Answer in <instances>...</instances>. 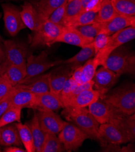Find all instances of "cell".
I'll use <instances>...</instances> for the list:
<instances>
[{
    "label": "cell",
    "mask_w": 135,
    "mask_h": 152,
    "mask_svg": "<svg viewBox=\"0 0 135 152\" xmlns=\"http://www.w3.org/2000/svg\"><path fill=\"white\" fill-rule=\"evenodd\" d=\"M102 99L127 115L135 113V85L126 84L106 94Z\"/></svg>",
    "instance_id": "6da1fadb"
},
{
    "label": "cell",
    "mask_w": 135,
    "mask_h": 152,
    "mask_svg": "<svg viewBox=\"0 0 135 152\" xmlns=\"http://www.w3.org/2000/svg\"><path fill=\"white\" fill-rule=\"evenodd\" d=\"M62 115L70 122H73L91 139L99 140V124L87 107L77 108L66 107L63 108Z\"/></svg>",
    "instance_id": "7a4b0ae2"
},
{
    "label": "cell",
    "mask_w": 135,
    "mask_h": 152,
    "mask_svg": "<svg viewBox=\"0 0 135 152\" xmlns=\"http://www.w3.org/2000/svg\"><path fill=\"white\" fill-rule=\"evenodd\" d=\"M119 76L123 74L134 75L135 73V55L127 49L119 47L108 56L103 66Z\"/></svg>",
    "instance_id": "3957f363"
},
{
    "label": "cell",
    "mask_w": 135,
    "mask_h": 152,
    "mask_svg": "<svg viewBox=\"0 0 135 152\" xmlns=\"http://www.w3.org/2000/svg\"><path fill=\"white\" fill-rule=\"evenodd\" d=\"M63 27L55 24L49 20L44 21L29 36L31 48L51 46L61 31Z\"/></svg>",
    "instance_id": "277c9868"
},
{
    "label": "cell",
    "mask_w": 135,
    "mask_h": 152,
    "mask_svg": "<svg viewBox=\"0 0 135 152\" xmlns=\"http://www.w3.org/2000/svg\"><path fill=\"white\" fill-rule=\"evenodd\" d=\"M135 38V27H128L115 33L103 49L95 55L99 65L104 66L110 54L122 45L134 39Z\"/></svg>",
    "instance_id": "5b68a950"
},
{
    "label": "cell",
    "mask_w": 135,
    "mask_h": 152,
    "mask_svg": "<svg viewBox=\"0 0 135 152\" xmlns=\"http://www.w3.org/2000/svg\"><path fill=\"white\" fill-rule=\"evenodd\" d=\"M58 137L63 144L65 151L68 152L77 150L86 140L91 139L78 126L67 122L58 133Z\"/></svg>",
    "instance_id": "8992f818"
},
{
    "label": "cell",
    "mask_w": 135,
    "mask_h": 152,
    "mask_svg": "<svg viewBox=\"0 0 135 152\" xmlns=\"http://www.w3.org/2000/svg\"><path fill=\"white\" fill-rule=\"evenodd\" d=\"M63 61H50L47 53L44 50L38 55H29L27 58L26 77L24 80H28L38 77L49 69L62 64Z\"/></svg>",
    "instance_id": "52a82bcc"
},
{
    "label": "cell",
    "mask_w": 135,
    "mask_h": 152,
    "mask_svg": "<svg viewBox=\"0 0 135 152\" xmlns=\"http://www.w3.org/2000/svg\"><path fill=\"white\" fill-rule=\"evenodd\" d=\"M4 43L6 69L12 65L26 64L28 49L24 43L13 40H6Z\"/></svg>",
    "instance_id": "ba28073f"
},
{
    "label": "cell",
    "mask_w": 135,
    "mask_h": 152,
    "mask_svg": "<svg viewBox=\"0 0 135 152\" xmlns=\"http://www.w3.org/2000/svg\"><path fill=\"white\" fill-rule=\"evenodd\" d=\"M120 76L111 70L102 66L95 74L92 80L94 82L93 87L98 91L100 98L102 99L109 91L118 81Z\"/></svg>",
    "instance_id": "9c48e42d"
},
{
    "label": "cell",
    "mask_w": 135,
    "mask_h": 152,
    "mask_svg": "<svg viewBox=\"0 0 135 152\" xmlns=\"http://www.w3.org/2000/svg\"><path fill=\"white\" fill-rule=\"evenodd\" d=\"M99 140L101 146L106 144H123L129 142V139L126 133L116 126L112 123L99 125Z\"/></svg>",
    "instance_id": "30bf717a"
},
{
    "label": "cell",
    "mask_w": 135,
    "mask_h": 152,
    "mask_svg": "<svg viewBox=\"0 0 135 152\" xmlns=\"http://www.w3.org/2000/svg\"><path fill=\"white\" fill-rule=\"evenodd\" d=\"M4 13V26L12 37H15L21 30L26 28L20 14V11L15 6L4 4L2 5Z\"/></svg>",
    "instance_id": "8fae6325"
},
{
    "label": "cell",
    "mask_w": 135,
    "mask_h": 152,
    "mask_svg": "<svg viewBox=\"0 0 135 152\" xmlns=\"http://www.w3.org/2000/svg\"><path fill=\"white\" fill-rule=\"evenodd\" d=\"M38 116L40 126L46 133L58 134L64 127L66 122L54 111L38 110Z\"/></svg>",
    "instance_id": "7c38bea8"
},
{
    "label": "cell",
    "mask_w": 135,
    "mask_h": 152,
    "mask_svg": "<svg viewBox=\"0 0 135 152\" xmlns=\"http://www.w3.org/2000/svg\"><path fill=\"white\" fill-rule=\"evenodd\" d=\"M93 39L84 37L76 28L64 26L55 39L54 44L64 42L83 48L91 45L93 43Z\"/></svg>",
    "instance_id": "4fadbf2b"
},
{
    "label": "cell",
    "mask_w": 135,
    "mask_h": 152,
    "mask_svg": "<svg viewBox=\"0 0 135 152\" xmlns=\"http://www.w3.org/2000/svg\"><path fill=\"white\" fill-rule=\"evenodd\" d=\"M57 67L48 73L50 92L59 95L66 82L70 78L73 69L70 64Z\"/></svg>",
    "instance_id": "5bb4252c"
},
{
    "label": "cell",
    "mask_w": 135,
    "mask_h": 152,
    "mask_svg": "<svg viewBox=\"0 0 135 152\" xmlns=\"http://www.w3.org/2000/svg\"><path fill=\"white\" fill-rule=\"evenodd\" d=\"M62 108H64V105L59 95L50 92L35 94L34 110H49L55 112Z\"/></svg>",
    "instance_id": "9a60e30c"
},
{
    "label": "cell",
    "mask_w": 135,
    "mask_h": 152,
    "mask_svg": "<svg viewBox=\"0 0 135 152\" xmlns=\"http://www.w3.org/2000/svg\"><path fill=\"white\" fill-rule=\"evenodd\" d=\"M88 110L99 124L109 123L113 114L115 108L102 99L99 98L88 106Z\"/></svg>",
    "instance_id": "2e32d148"
},
{
    "label": "cell",
    "mask_w": 135,
    "mask_h": 152,
    "mask_svg": "<svg viewBox=\"0 0 135 152\" xmlns=\"http://www.w3.org/2000/svg\"><path fill=\"white\" fill-rule=\"evenodd\" d=\"M19 88L30 91L34 94H40L50 92L48 73L41 74L38 77L23 80L15 86Z\"/></svg>",
    "instance_id": "e0dca14e"
},
{
    "label": "cell",
    "mask_w": 135,
    "mask_h": 152,
    "mask_svg": "<svg viewBox=\"0 0 135 152\" xmlns=\"http://www.w3.org/2000/svg\"><path fill=\"white\" fill-rule=\"evenodd\" d=\"M128 27H135V17H128L117 15L111 20L102 23L100 33L111 36L119 30Z\"/></svg>",
    "instance_id": "ac0fdd59"
},
{
    "label": "cell",
    "mask_w": 135,
    "mask_h": 152,
    "mask_svg": "<svg viewBox=\"0 0 135 152\" xmlns=\"http://www.w3.org/2000/svg\"><path fill=\"white\" fill-rule=\"evenodd\" d=\"M35 99V94L28 90L14 86L11 99L10 106L20 108L33 109Z\"/></svg>",
    "instance_id": "d6986e66"
},
{
    "label": "cell",
    "mask_w": 135,
    "mask_h": 152,
    "mask_svg": "<svg viewBox=\"0 0 135 152\" xmlns=\"http://www.w3.org/2000/svg\"><path fill=\"white\" fill-rule=\"evenodd\" d=\"M0 145L4 147L23 145L15 124L0 127Z\"/></svg>",
    "instance_id": "ffe728a7"
},
{
    "label": "cell",
    "mask_w": 135,
    "mask_h": 152,
    "mask_svg": "<svg viewBox=\"0 0 135 152\" xmlns=\"http://www.w3.org/2000/svg\"><path fill=\"white\" fill-rule=\"evenodd\" d=\"M20 14L26 27L32 31L35 30L43 22L40 20L34 5L28 2H25L22 6Z\"/></svg>",
    "instance_id": "44dd1931"
},
{
    "label": "cell",
    "mask_w": 135,
    "mask_h": 152,
    "mask_svg": "<svg viewBox=\"0 0 135 152\" xmlns=\"http://www.w3.org/2000/svg\"><path fill=\"white\" fill-rule=\"evenodd\" d=\"M100 94L99 92L94 88L85 90L73 97L66 107L77 108L87 107L90 104L98 100Z\"/></svg>",
    "instance_id": "7402d4cb"
},
{
    "label": "cell",
    "mask_w": 135,
    "mask_h": 152,
    "mask_svg": "<svg viewBox=\"0 0 135 152\" xmlns=\"http://www.w3.org/2000/svg\"><path fill=\"white\" fill-rule=\"evenodd\" d=\"M68 0H39L34 7L42 21L49 18L50 14L58 7L66 4Z\"/></svg>",
    "instance_id": "603a6c76"
},
{
    "label": "cell",
    "mask_w": 135,
    "mask_h": 152,
    "mask_svg": "<svg viewBox=\"0 0 135 152\" xmlns=\"http://www.w3.org/2000/svg\"><path fill=\"white\" fill-rule=\"evenodd\" d=\"M82 49L73 57L63 61L62 64H70L73 70L77 67L81 66V64L86 62L89 59L92 58L95 55V49L93 43L87 47L81 48Z\"/></svg>",
    "instance_id": "cb8c5ba5"
},
{
    "label": "cell",
    "mask_w": 135,
    "mask_h": 152,
    "mask_svg": "<svg viewBox=\"0 0 135 152\" xmlns=\"http://www.w3.org/2000/svg\"><path fill=\"white\" fill-rule=\"evenodd\" d=\"M27 125L32 132L35 150L36 152H40L46 136V133L43 132L40 126L37 113H34V117Z\"/></svg>",
    "instance_id": "d4e9b609"
},
{
    "label": "cell",
    "mask_w": 135,
    "mask_h": 152,
    "mask_svg": "<svg viewBox=\"0 0 135 152\" xmlns=\"http://www.w3.org/2000/svg\"><path fill=\"white\" fill-rule=\"evenodd\" d=\"M18 129L20 140L23 145L25 147L27 152H35V147L34 138L31 129L27 124H22L21 122L15 123Z\"/></svg>",
    "instance_id": "484cf974"
},
{
    "label": "cell",
    "mask_w": 135,
    "mask_h": 152,
    "mask_svg": "<svg viewBox=\"0 0 135 152\" xmlns=\"http://www.w3.org/2000/svg\"><path fill=\"white\" fill-rule=\"evenodd\" d=\"M96 16L97 12L93 11L83 10L77 17L66 22L64 26L75 28L79 26L92 24L96 22Z\"/></svg>",
    "instance_id": "4316f807"
},
{
    "label": "cell",
    "mask_w": 135,
    "mask_h": 152,
    "mask_svg": "<svg viewBox=\"0 0 135 152\" xmlns=\"http://www.w3.org/2000/svg\"><path fill=\"white\" fill-rule=\"evenodd\" d=\"M111 2L118 15L135 17V0H111Z\"/></svg>",
    "instance_id": "83f0119b"
},
{
    "label": "cell",
    "mask_w": 135,
    "mask_h": 152,
    "mask_svg": "<svg viewBox=\"0 0 135 152\" xmlns=\"http://www.w3.org/2000/svg\"><path fill=\"white\" fill-rule=\"evenodd\" d=\"M4 74L14 87L20 84L26 77V64L12 65L6 70Z\"/></svg>",
    "instance_id": "f1b7e54d"
},
{
    "label": "cell",
    "mask_w": 135,
    "mask_h": 152,
    "mask_svg": "<svg viewBox=\"0 0 135 152\" xmlns=\"http://www.w3.org/2000/svg\"><path fill=\"white\" fill-rule=\"evenodd\" d=\"M117 15L112 4L111 0H103L99 10L97 12L96 21L100 23H106Z\"/></svg>",
    "instance_id": "f546056e"
},
{
    "label": "cell",
    "mask_w": 135,
    "mask_h": 152,
    "mask_svg": "<svg viewBox=\"0 0 135 152\" xmlns=\"http://www.w3.org/2000/svg\"><path fill=\"white\" fill-rule=\"evenodd\" d=\"M65 151L64 145L56 134L46 133V136L40 152H63Z\"/></svg>",
    "instance_id": "4dcf8cb0"
},
{
    "label": "cell",
    "mask_w": 135,
    "mask_h": 152,
    "mask_svg": "<svg viewBox=\"0 0 135 152\" xmlns=\"http://www.w3.org/2000/svg\"><path fill=\"white\" fill-rule=\"evenodd\" d=\"M21 109L10 106L9 108L0 117V127L14 122H21Z\"/></svg>",
    "instance_id": "1f68e13d"
},
{
    "label": "cell",
    "mask_w": 135,
    "mask_h": 152,
    "mask_svg": "<svg viewBox=\"0 0 135 152\" xmlns=\"http://www.w3.org/2000/svg\"><path fill=\"white\" fill-rule=\"evenodd\" d=\"M83 10L84 9L81 0H68L66 3L64 24L77 17Z\"/></svg>",
    "instance_id": "d6a6232c"
},
{
    "label": "cell",
    "mask_w": 135,
    "mask_h": 152,
    "mask_svg": "<svg viewBox=\"0 0 135 152\" xmlns=\"http://www.w3.org/2000/svg\"><path fill=\"white\" fill-rule=\"evenodd\" d=\"M99 66V63L98 61L95 57L87 60L85 63L82 66V75L85 83L92 80L96 73V69Z\"/></svg>",
    "instance_id": "836d02e7"
},
{
    "label": "cell",
    "mask_w": 135,
    "mask_h": 152,
    "mask_svg": "<svg viewBox=\"0 0 135 152\" xmlns=\"http://www.w3.org/2000/svg\"><path fill=\"white\" fill-rule=\"evenodd\" d=\"M78 84L75 83L70 77V78L66 82L64 85L62 90L59 94V96L61 99L63 104L64 105V108L68 105L72 98V93L74 88Z\"/></svg>",
    "instance_id": "e575fe53"
},
{
    "label": "cell",
    "mask_w": 135,
    "mask_h": 152,
    "mask_svg": "<svg viewBox=\"0 0 135 152\" xmlns=\"http://www.w3.org/2000/svg\"><path fill=\"white\" fill-rule=\"evenodd\" d=\"M75 28L84 37L90 38H94L98 34L101 32L102 23L95 22Z\"/></svg>",
    "instance_id": "d590c367"
},
{
    "label": "cell",
    "mask_w": 135,
    "mask_h": 152,
    "mask_svg": "<svg viewBox=\"0 0 135 152\" xmlns=\"http://www.w3.org/2000/svg\"><path fill=\"white\" fill-rule=\"evenodd\" d=\"M66 3L55 9L50 14L47 20L56 25L63 27L66 18Z\"/></svg>",
    "instance_id": "8d00e7d4"
},
{
    "label": "cell",
    "mask_w": 135,
    "mask_h": 152,
    "mask_svg": "<svg viewBox=\"0 0 135 152\" xmlns=\"http://www.w3.org/2000/svg\"><path fill=\"white\" fill-rule=\"evenodd\" d=\"M125 132L130 142H134L135 139V113L127 116L125 123Z\"/></svg>",
    "instance_id": "74e56055"
},
{
    "label": "cell",
    "mask_w": 135,
    "mask_h": 152,
    "mask_svg": "<svg viewBox=\"0 0 135 152\" xmlns=\"http://www.w3.org/2000/svg\"><path fill=\"white\" fill-rule=\"evenodd\" d=\"M110 38V36H109L103 33L98 34L94 38L93 45L95 49V55L106 47V45L108 43Z\"/></svg>",
    "instance_id": "f35d334b"
},
{
    "label": "cell",
    "mask_w": 135,
    "mask_h": 152,
    "mask_svg": "<svg viewBox=\"0 0 135 152\" xmlns=\"http://www.w3.org/2000/svg\"><path fill=\"white\" fill-rule=\"evenodd\" d=\"M13 89V86L4 73L0 75V100L9 95Z\"/></svg>",
    "instance_id": "ab89813d"
},
{
    "label": "cell",
    "mask_w": 135,
    "mask_h": 152,
    "mask_svg": "<svg viewBox=\"0 0 135 152\" xmlns=\"http://www.w3.org/2000/svg\"><path fill=\"white\" fill-rule=\"evenodd\" d=\"M13 91V89L9 95H7V96H6L5 97H4L3 98H2L1 100H0V117L3 115V114L9 108V107L10 106Z\"/></svg>",
    "instance_id": "60d3db41"
},
{
    "label": "cell",
    "mask_w": 135,
    "mask_h": 152,
    "mask_svg": "<svg viewBox=\"0 0 135 152\" xmlns=\"http://www.w3.org/2000/svg\"><path fill=\"white\" fill-rule=\"evenodd\" d=\"M81 69H82V66H79V67H77L76 69H74L73 70L72 76H71V78L74 81H75V83L78 85H81V84L85 83L84 79L82 78Z\"/></svg>",
    "instance_id": "b9f144b4"
},
{
    "label": "cell",
    "mask_w": 135,
    "mask_h": 152,
    "mask_svg": "<svg viewBox=\"0 0 135 152\" xmlns=\"http://www.w3.org/2000/svg\"><path fill=\"white\" fill-rule=\"evenodd\" d=\"M4 151L5 152H26V150L20 148V147L12 145V146L6 147V148H4Z\"/></svg>",
    "instance_id": "7bdbcfd3"
},
{
    "label": "cell",
    "mask_w": 135,
    "mask_h": 152,
    "mask_svg": "<svg viewBox=\"0 0 135 152\" xmlns=\"http://www.w3.org/2000/svg\"><path fill=\"white\" fill-rule=\"evenodd\" d=\"M6 70V67L5 64V60L0 58V75L5 73Z\"/></svg>",
    "instance_id": "ee69618b"
},
{
    "label": "cell",
    "mask_w": 135,
    "mask_h": 152,
    "mask_svg": "<svg viewBox=\"0 0 135 152\" xmlns=\"http://www.w3.org/2000/svg\"><path fill=\"white\" fill-rule=\"evenodd\" d=\"M81 3H82V7H83V9L84 10V9H85V7H87V4L90 2L92 0H81Z\"/></svg>",
    "instance_id": "f6af8a7d"
},
{
    "label": "cell",
    "mask_w": 135,
    "mask_h": 152,
    "mask_svg": "<svg viewBox=\"0 0 135 152\" xmlns=\"http://www.w3.org/2000/svg\"><path fill=\"white\" fill-rule=\"evenodd\" d=\"M0 58L3 59V60H6V56H5V53L4 52V51L1 49V48H0Z\"/></svg>",
    "instance_id": "bcb514c9"
},
{
    "label": "cell",
    "mask_w": 135,
    "mask_h": 152,
    "mask_svg": "<svg viewBox=\"0 0 135 152\" xmlns=\"http://www.w3.org/2000/svg\"><path fill=\"white\" fill-rule=\"evenodd\" d=\"M1 16H2V14H1V13H0V19H1ZM0 40L3 41V39H2V37H1V35H0Z\"/></svg>",
    "instance_id": "7dc6e473"
},
{
    "label": "cell",
    "mask_w": 135,
    "mask_h": 152,
    "mask_svg": "<svg viewBox=\"0 0 135 152\" xmlns=\"http://www.w3.org/2000/svg\"><path fill=\"white\" fill-rule=\"evenodd\" d=\"M1 148H0V152H1Z\"/></svg>",
    "instance_id": "c3c4849f"
}]
</instances>
